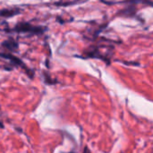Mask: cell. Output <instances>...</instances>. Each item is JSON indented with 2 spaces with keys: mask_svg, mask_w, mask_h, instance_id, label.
<instances>
[{
  "mask_svg": "<svg viewBox=\"0 0 153 153\" xmlns=\"http://www.w3.org/2000/svg\"><path fill=\"white\" fill-rule=\"evenodd\" d=\"M2 46L10 50H15L16 48H18V44L13 39H8L7 40L4 41L2 43Z\"/></svg>",
  "mask_w": 153,
  "mask_h": 153,
  "instance_id": "277c9868",
  "label": "cell"
},
{
  "mask_svg": "<svg viewBox=\"0 0 153 153\" xmlns=\"http://www.w3.org/2000/svg\"><path fill=\"white\" fill-rule=\"evenodd\" d=\"M21 12L20 8H4L0 9V17H12Z\"/></svg>",
  "mask_w": 153,
  "mask_h": 153,
  "instance_id": "3957f363",
  "label": "cell"
},
{
  "mask_svg": "<svg viewBox=\"0 0 153 153\" xmlns=\"http://www.w3.org/2000/svg\"><path fill=\"white\" fill-rule=\"evenodd\" d=\"M83 153H91V152H90V150H88L87 147H85L84 148V151H83Z\"/></svg>",
  "mask_w": 153,
  "mask_h": 153,
  "instance_id": "8992f818",
  "label": "cell"
},
{
  "mask_svg": "<svg viewBox=\"0 0 153 153\" xmlns=\"http://www.w3.org/2000/svg\"><path fill=\"white\" fill-rule=\"evenodd\" d=\"M76 4V2H66V3H55V4H58V5H68V4Z\"/></svg>",
  "mask_w": 153,
  "mask_h": 153,
  "instance_id": "5b68a950",
  "label": "cell"
},
{
  "mask_svg": "<svg viewBox=\"0 0 153 153\" xmlns=\"http://www.w3.org/2000/svg\"><path fill=\"white\" fill-rule=\"evenodd\" d=\"M47 28L42 26H34L29 22H19L13 28L6 30L8 32H29L31 34H39L45 31Z\"/></svg>",
  "mask_w": 153,
  "mask_h": 153,
  "instance_id": "6da1fadb",
  "label": "cell"
},
{
  "mask_svg": "<svg viewBox=\"0 0 153 153\" xmlns=\"http://www.w3.org/2000/svg\"><path fill=\"white\" fill-rule=\"evenodd\" d=\"M0 56H2V57H4V58H5V59L10 60L11 63H12L13 65L22 67V69H24V70L26 71V74H27L30 77H33V73H32V71H30V70L25 65V64H23V62H22L21 59H19L18 57L13 56L12 54H7V53H0Z\"/></svg>",
  "mask_w": 153,
  "mask_h": 153,
  "instance_id": "7a4b0ae2",
  "label": "cell"
}]
</instances>
